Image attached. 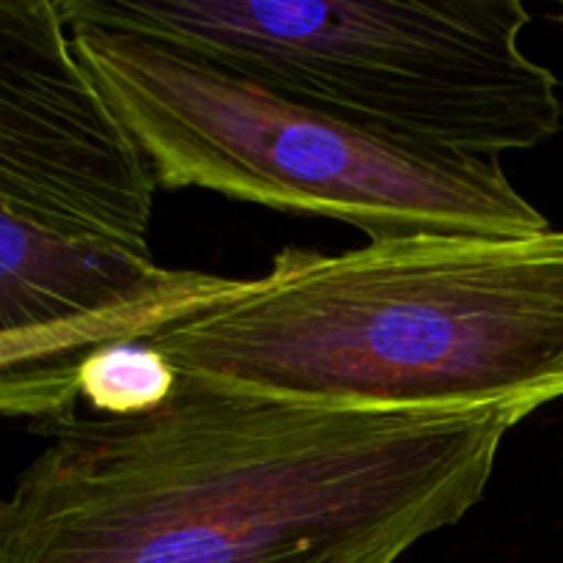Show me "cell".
Wrapping results in <instances>:
<instances>
[{"label": "cell", "instance_id": "6da1fadb", "mask_svg": "<svg viewBox=\"0 0 563 563\" xmlns=\"http://www.w3.org/2000/svg\"><path fill=\"white\" fill-rule=\"evenodd\" d=\"M509 407L339 410L181 377L71 418L0 506V563H396L487 493Z\"/></svg>", "mask_w": 563, "mask_h": 563}, {"label": "cell", "instance_id": "7a4b0ae2", "mask_svg": "<svg viewBox=\"0 0 563 563\" xmlns=\"http://www.w3.org/2000/svg\"><path fill=\"white\" fill-rule=\"evenodd\" d=\"M143 344L181 377L280 401L528 418L563 399V231L284 247Z\"/></svg>", "mask_w": 563, "mask_h": 563}, {"label": "cell", "instance_id": "3957f363", "mask_svg": "<svg viewBox=\"0 0 563 563\" xmlns=\"http://www.w3.org/2000/svg\"><path fill=\"white\" fill-rule=\"evenodd\" d=\"M157 176L71 49L58 0H0V372L69 388L229 280L148 251Z\"/></svg>", "mask_w": 563, "mask_h": 563}, {"label": "cell", "instance_id": "277c9868", "mask_svg": "<svg viewBox=\"0 0 563 563\" xmlns=\"http://www.w3.org/2000/svg\"><path fill=\"white\" fill-rule=\"evenodd\" d=\"M66 27L159 187L319 214L368 242L550 231L498 157L401 141L168 38L93 22Z\"/></svg>", "mask_w": 563, "mask_h": 563}, {"label": "cell", "instance_id": "5b68a950", "mask_svg": "<svg viewBox=\"0 0 563 563\" xmlns=\"http://www.w3.org/2000/svg\"><path fill=\"white\" fill-rule=\"evenodd\" d=\"M58 11L185 44L421 146L500 157L561 130L559 77L522 49L520 0H58Z\"/></svg>", "mask_w": 563, "mask_h": 563}, {"label": "cell", "instance_id": "8992f818", "mask_svg": "<svg viewBox=\"0 0 563 563\" xmlns=\"http://www.w3.org/2000/svg\"><path fill=\"white\" fill-rule=\"evenodd\" d=\"M176 388L174 363L143 341L104 346L77 372V394L104 418L146 416L168 405Z\"/></svg>", "mask_w": 563, "mask_h": 563}, {"label": "cell", "instance_id": "52a82bcc", "mask_svg": "<svg viewBox=\"0 0 563 563\" xmlns=\"http://www.w3.org/2000/svg\"><path fill=\"white\" fill-rule=\"evenodd\" d=\"M561 22H563V5H561Z\"/></svg>", "mask_w": 563, "mask_h": 563}]
</instances>
